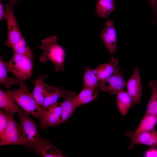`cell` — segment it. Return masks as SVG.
I'll use <instances>...</instances> for the list:
<instances>
[{
  "mask_svg": "<svg viewBox=\"0 0 157 157\" xmlns=\"http://www.w3.org/2000/svg\"><path fill=\"white\" fill-rule=\"evenodd\" d=\"M97 90L83 87L81 92L74 97V101L77 107L91 102L97 97Z\"/></svg>",
  "mask_w": 157,
  "mask_h": 157,
  "instance_id": "20",
  "label": "cell"
},
{
  "mask_svg": "<svg viewBox=\"0 0 157 157\" xmlns=\"http://www.w3.org/2000/svg\"><path fill=\"white\" fill-rule=\"evenodd\" d=\"M44 108L39 126L45 129L48 127H52L58 121L62 112L61 103L56 102Z\"/></svg>",
  "mask_w": 157,
  "mask_h": 157,
  "instance_id": "10",
  "label": "cell"
},
{
  "mask_svg": "<svg viewBox=\"0 0 157 157\" xmlns=\"http://www.w3.org/2000/svg\"><path fill=\"white\" fill-rule=\"evenodd\" d=\"M126 82L122 71L120 70L107 78L100 81L99 91L117 95L123 90Z\"/></svg>",
  "mask_w": 157,
  "mask_h": 157,
  "instance_id": "7",
  "label": "cell"
},
{
  "mask_svg": "<svg viewBox=\"0 0 157 157\" xmlns=\"http://www.w3.org/2000/svg\"><path fill=\"white\" fill-rule=\"evenodd\" d=\"M6 0H0V1ZM10 1V4L13 6H16L19 0H8Z\"/></svg>",
  "mask_w": 157,
  "mask_h": 157,
  "instance_id": "30",
  "label": "cell"
},
{
  "mask_svg": "<svg viewBox=\"0 0 157 157\" xmlns=\"http://www.w3.org/2000/svg\"><path fill=\"white\" fill-rule=\"evenodd\" d=\"M34 151L36 154L44 157L67 156L60 149L53 146L47 139H42Z\"/></svg>",
  "mask_w": 157,
  "mask_h": 157,
  "instance_id": "15",
  "label": "cell"
},
{
  "mask_svg": "<svg viewBox=\"0 0 157 157\" xmlns=\"http://www.w3.org/2000/svg\"><path fill=\"white\" fill-rule=\"evenodd\" d=\"M3 56L0 57V83L3 84L8 89L14 84H19L21 82L16 77H9ZM22 82V81H21Z\"/></svg>",
  "mask_w": 157,
  "mask_h": 157,
  "instance_id": "23",
  "label": "cell"
},
{
  "mask_svg": "<svg viewBox=\"0 0 157 157\" xmlns=\"http://www.w3.org/2000/svg\"><path fill=\"white\" fill-rule=\"evenodd\" d=\"M68 90H65L62 87L51 86L48 91L44 101L42 107H47L56 102L60 98L65 99Z\"/></svg>",
  "mask_w": 157,
  "mask_h": 157,
  "instance_id": "18",
  "label": "cell"
},
{
  "mask_svg": "<svg viewBox=\"0 0 157 157\" xmlns=\"http://www.w3.org/2000/svg\"><path fill=\"white\" fill-rule=\"evenodd\" d=\"M25 82L26 81L21 82L18 89L8 90L6 92L24 111L36 118L40 119L44 108L37 103L32 93L29 91Z\"/></svg>",
  "mask_w": 157,
  "mask_h": 157,
  "instance_id": "1",
  "label": "cell"
},
{
  "mask_svg": "<svg viewBox=\"0 0 157 157\" xmlns=\"http://www.w3.org/2000/svg\"><path fill=\"white\" fill-rule=\"evenodd\" d=\"M127 92L132 99V105L139 104L141 101L142 93V85L140 69L135 66L133 73L126 82Z\"/></svg>",
  "mask_w": 157,
  "mask_h": 157,
  "instance_id": "8",
  "label": "cell"
},
{
  "mask_svg": "<svg viewBox=\"0 0 157 157\" xmlns=\"http://www.w3.org/2000/svg\"><path fill=\"white\" fill-rule=\"evenodd\" d=\"M144 156L146 157H157V148L154 147L149 149L145 152Z\"/></svg>",
  "mask_w": 157,
  "mask_h": 157,
  "instance_id": "28",
  "label": "cell"
},
{
  "mask_svg": "<svg viewBox=\"0 0 157 157\" xmlns=\"http://www.w3.org/2000/svg\"><path fill=\"white\" fill-rule=\"evenodd\" d=\"M148 85L152 92L145 114L157 116V80H151Z\"/></svg>",
  "mask_w": 157,
  "mask_h": 157,
  "instance_id": "22",
  "label": "cell"
},
{
  "mask_svg": "<svg viewBox=\"0 0 157 157\" xmlns=\"http://www.w3.org/2000/svg\"><path fill=\"white\" fill-rule=\"evenodd\" d=\"M136 144H143L152 147L157 146V131L153 129L140 134L131 142L129 149H132Z\"/></svg>",
  "mask_w": 157,
  "mask_h": 157,
  "instance_id": "16",
  "label": "cell"
},
{
  "mask_svg": "<svg viewBox=\"0 0 157 157\" xmlns=\"http://www.w3.org/2000/svg\"><path fill=\"white\" fill-rule=\"evenodd\" d=\"M5 13V8H4L1 1L0 2V21L1 22L4 19Z\"/></svg>",
  "mask_w": 157,
  "mask_h": 157,
  "instance_id": "29",
  "label": "cell"
},
{
  "mask_svg": "<svg viewBox=\"0 0 157 157\" xmlns=\"http://www.w3.org/2000/svg\"><path fill=\"white\" fill-rule=\"evenodd\" d=\"M118 59L113 57L110 61L104 63L93 69L100 81L104 80L121 70Z\"/></svg>",
  "mask_w": 157,
  "mask_h": 157,
  "instance_id": "11",
  "label": "cell"
},
{
  "mask_svg": "<svg viewBox=\"0 0 157 157\" xmlns=\"http://www.w3.org/2000/svg\"><path fill=\"white\" fill-rule=\"evenodd\" d=\"M115 8L114 0H98L95 12L99 17L106 19Z\"/></svg>",
  "mask_w": 157,
  "mask_h": 157,
  "instance_id": "19",
  "label": "cell"
},
{
  "mask_svg": "<svg viewBox=\"0 0 157 157\" xmlns=\"http://www.w3.org/2000/svg\"><path fill=\"white\" fill-rule=\"evenodd\" d=\"M8 124L2 137L0 145L21 144L19 125L15 120L13 113L8 112Z\"/></svg>",
  "mask_w": 157,
  "mask_h": 157,
  "instance_id": "6",
  "label": "cell"
},
{
  "mask_svg": "<svg viewBox=\"0 0 157 157\" xmlns=\"http://www.w3.org/2000/svg\"><path fill=\"white\" fill-rule=\"evenodd\" d=\"M0 108L7 112L19 113L23 111L6 92L0 89Z\"/></svg>",
  "mask_w": 157,
  "mask_h": 157,
  "instance_id": "17",
  "label": "cell"
},
{
  "mask_svg": "<svg viewBox=\"0 0 157 157\" xmlns=\"http://www.w3.org/2000/svg\"><path fill=\"white\" fill-rule=\"evenodd\" d=\"M21 144L34 151L42 140L35 122L24 110L18 114Z\"/></svg>",
  "mask_w": 157,
  "mask_h": 157,
  "instance_id": "3",
  "label": "cell"
},
{
  "mask_svg": "<svg viewBox=\"0 0 157 157\" xmlns=\"http://www.w3.org/2000/svg\"><path fill=\"white\" fill-rule=\"evenodd\" d=\"M31 60L13 52L10 60L5 62L7 71L14 75L21 82L30 78L32 76L33 64Z\"/></svg>",
  "mask_w": 157,
  "mask_h": 157,
  "instance_id": "4",
  "label": "cell"
},
{
  "mask_svg": "<svg viewBox=\"0 0 157 157\" xmlns=\"http://www.w3.org/2000/svg\"><path fill=\"white\" fill-rule=\"evenodd\" d=\"M116 101L118 110L124 116L126 115L132 105L131 98L127 91L122 90L117 95Z\"/></svg>",
  "mask_w": 157,
  "mask_h": 157,
  "instance_id": "21",
  "label": "cell"
},
{
  "mask_svg": "<svg viewBox=\"0 0 157 157\" xmlns=\"http://www.w3.org/2000/svg\"><path fill=\"white\" fill-rule=\"evenodd\" d=\"M153 11L154 19L152 22L154 25H157V0H148Z\"/></svg>",
  "mask_w": 157,
  "mask_h": 157,
  "instance_id": "27",
  "label": "cell"
},
{
  "mask_svg": "<svg viewBox=\"0 0 157 157\" xmlns=\"http://www.w3.org/2000/svg\"><path fill=\"white\" fill-rule=\"evenodd\" d=\"M76 93L68 90L65 100L61 102L62 112L57 122L53 127H55L67 121L74 113L77 107L74 101Z\"/></svg>",
  "mask_w": 157,
  "mask_h": 157,
  "instance_id": "12",
  "label": "cell"
},
{
  "mask_svg": "<svg viewBox=\"0 0 157 157\" xmlns=\"http://www.w3.org/2000/svg\"><path fill=\"white\" fill-rule=\"evenodd\" d=\"M157 123V116L145 114L135 131L133 132L128 131L126 135L131 142L140 134L154 129Z\"/></svg>",
  "mask_w": 157,
  "mask_h": 157,
  "instance_id": "13",
  "label": "cell"
},
{
  "mask_svg": "<svg viewBox=\"0 0 157 157\" xmlns=\"http://www.w3.org/2000/svg\"><path fill=\"white\" fill-rule=\"evenodd\" d=\"M5 13L4 19L7 27L8 36L5 45L12 47L24 37L22 34L14 12L13 6L10 4H5Z\"/></svg>",
  "mask_w": 157,
  "mask_h": 157,
  "instance_id": "5",
  "label": "cell"
},
{
  "mask_svg": "<svg viewBox=\"0 0 157 157\" xmlns=\"http://www.w3.org/2000/svg\"><path fill=\"white\" fill-rule=\"evenodd\" d=\"M100 81L93 69L89 66L86 67L83 78L84 87L97 90H98Z\"/></svg>",
  "mask_w": 157,
  "mask_h": 157,
  "instance_id": "24",
  "label": "cell"
},
{
  "mask_svg": "<svg viewBox=\"0 0 157 157\" xmlns=\"http://www.w3.org/2000/svg\"><path fill=\"white\" fill-rule=\"evenodd\" d=\"M8 119V112L0 110V138L2 136L7 127Z\"/></svg>",
  "mask_w": 157,
  "mask_h": 157,
  "instance_id": "26",
  "label": "cell"
},
{
  "mask_svg": "<svg viewBox=\"0 0 157 157\" xmlns=\"http://www.w3.org/2000/svg\"><path fill=\"white\" fill-rule=\"evenodd\" d=\"M48 76L45 74L40 76L34 82V88L32 93L37 103L41 107H42L46 95L51 87L44 81Z\"/></svg>",
  "mask_w": 157,
  "mask_h": 157,
  "instance_id": "14",
  "label": "cell"
},
{
  "mask_svg": "<svg viewBox=\"0 0 157 157\" xmlns=\"http://www.w3.org/2000/svg\"><path fill=\"white\" fill-rule=\"evenodd\" d=\"M57 36L53 35L41 40L39 48L43 51L39 57L41 63H44L50 60L55 65V69L60 72L64 71V62L65 52L64 48L57 43Z\"/></svg>",
  "mask_w": 157,
  "mask_h": 157,
  "instance_id": "2",
  "label": "cell"
},
{
  "mask_svg": "<svg viewBox=\"0 0 157 157\" xmlns=\"http://www.w3.org/2000/svg\"><path fill=\"white\" fill-rule=\"evenodd\" d=\"M11 48L13 52L24 56L32 60L33 52L28 45L24 37L13 46Z\"/></svg>",
  "mask_w": 157,
  "mask_h": 157,
  "instance_id": "25",
  "label": "cell"
},
{
  "mask_svg": "<svg viewBox=\"0 0 157 157\" xmlns=\"http://www.w3.org/2000/svg\"><path fill=\"white\" fill-rule=\"evenodd\" d=\"M99 37L103 41L106 49L112 56L117 53V35L114 22L108 20L101 30Z\"/></svg>",
  "mask_w": 157,
  "mask_h": 157,
  "instance_id": "9",
  "label": "cell"
}]
</instances>
